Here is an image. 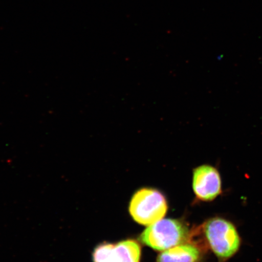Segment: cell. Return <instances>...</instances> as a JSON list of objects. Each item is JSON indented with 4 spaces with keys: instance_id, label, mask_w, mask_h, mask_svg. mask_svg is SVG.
Returning a JSON list of instances; mask_svg holds the SVG:
<instances>
[{
    "instance_id": "cell-1",
    "label": "cell",
    "mask_w": 262,
    "mask_h": 262,
    "mask_svg": "<svg viewBox=\"0 0 262 262\" xmlns=\"http://www.w3.org/2000/svg\"><path fill=\"white\" fill-rule=\"evenodd\" d=\"M206 244L219 258L224 261L237 253L241 238L234 225L220 217L209 219L203 226Z\"/></svg>"
},
{
    "instance_id": "cell-2",
    "label": "cell",
    "mask_w": 262,
    "mask_h": 262,
    "mask_svg": "<svg viewBox=\"0 0 262 262\" xmlns=\"http://www.w3.org/2000/svg\"><path fill=\"white\" fill-rule=\"evenodd\" d=\"M191 238L187 227L173 219H163L150 225L141 234L140 240L156 250L164 251L185 244Z\"/></svg>"
},
{
    "instance_id": "cell-3",
    "label": "cell",
    "mask_w": 262,
    "mask_h": 262,
    "mask_svg": "<svg viewBox=\"0 0 262 262\" xmlns=\"http://www.w3.org/2000/svg\"><path fill=\"white\" fill-rule=\"evenodd\" d=\"M168 209L165 196L155 189H142L131 200L129 212L139 224L150 226L162 220Z\"/></svg>"
},
{
    "instance_id": "cell-4",
    "label": "cell",
    "mask_w": 262,
    "mask_h": 262,
    "mask_svg": "<svg viewBox=\"0 0 262 262\" xmlns=\"http://www.w3.org/2000/svg\"><path fill=\"white\" fill-rule=\"evenodd\" d=\"M192 187L196 198L201 201L214 200L222 192L221 178L218 170L209 165L198 167L193 173Z\"/></svg>"
},
{
    "instance_id": "cell-5",
    "label": "cell",
    "mask_w": 262,
    "mask_h": 262,
    "mask_svg": "<svg viewBox=\"0 0 262 262\" xmlns=\"http://www.w3.org/2000/svg\"><path fill=\"white\" fill-rule=\"evenodd\" d=\"M141 250L137 242L128 240L116 245L98 246L93 254L94 262H140Z\"/></svg>"
},
{
    "instance_id": "cell-6",
    "label": "cell",
    "mask_w": 262,
    "mask_h": 262,
    "mask_svg": "<svg viewBox=\"0 0 262 262\" xmlns=\"http://www.w3.org/2000/svg\"><path fill=\"white\" fill-rule=\"evenodd\" d=\"M201 249L194 244H183L168 249L159 255L157 262H199Z\"/></svg>"
}]
</instances>
